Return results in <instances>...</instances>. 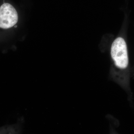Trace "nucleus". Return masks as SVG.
Masks as SVG:
<instances>
[{
	"mask_svg": "<svg viewBox=\"0 0 134 134\" xmlns=\"http://www.w3.org/2000/svg\"><path fill=\"white\" fill-rule=\"evenodd\" d=\"M110 53L115 66L120 70L126 69L129 57L126 43L124 38L119 37L115 39L111 46Z\"/></svg>",
	"mask_w": 134,
	"mask_h": 134,
	"instance_id": "1",
	"label": "nucleus"
},
{
	"mask_svg": "<svg viewBox=\"0 0 134 134\" xmlns=\"http://www.w3.org/2000/svg\"><path fill=\"white\" fill-rule=\"evenodd\" d=\"M18 21V15L14 7L10 3H3L0 8V27L8 29L14 26Z\"/></svg>",
	"mask_w": 134,
	"mask_h": 134,
	"instance_id": "2",
	"label": "nucleus"
}]
</instances>
